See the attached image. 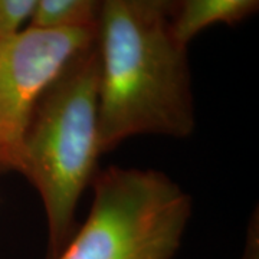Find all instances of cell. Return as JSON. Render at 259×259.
I'll return each mask as SVG.
<instances>
[{
  "instance_id": "cell-4",
  "label": "cell",
  "mask_w": 259,
  "mask_h": 259,
  "mask_svg": "<svg viewBox=\"0 0 259 259\" xmlns=\"http://www.w3.org/2000/svg\"><path fill=\"white\" fill-rule=\"evenodd\" d=\"M93 36V26L29 25L0 37V168L18 171L36 107Z\"/></svg>"
},
{
  "instance_id": "cell-9",
  "label": "cell",
  "mask_w": 259,
  "mask_h": 259,
  "mask_svg": "<svg viewBox=\"0 0 259 259\" xmlns=\"http://www.w3.org/2000/svg\"><path fill=\"white\" fill-rule=\"evenodd\" d=\"M242 259H259V236H258V221L250 223L246 246L243 250V258Z\"/></svg>"
},
{
  "instance_id": "cell-3",
  "label": "cell",
  "mask_w": 259,
  "mask_h": 259,
  "mask_svg": "<svg viewBox=\"0 0 259 259\" xmlns=\"http://www.w3.org/2000/svg\"><path fill=\"white\" fill-rule=\"evenodd\" d=\"M190 214L189 194L164 173L110 167L94 177L81 229L49 259H171Z\"/></svg>"
},
{
  "instance_id": "cell-2",
  "label": "cell",
  "mask_w": 259,
  "mask_h": 259,
  "mask_svg": "<svg viewBox=\"0 0 259 259\" xmlns=\"http://www.w3.org/2000/svg\"><path fill=\"white\" fill-rule=\"evenodd\" d=\"M98 87V54L90 48L44 95L25 137L18 173L32 183L44 204L49 258L72 236L78 202L102 154Z\"/></svg>"
},
{
  "instance_id": "cell-5",
  "label": "cell",
  "mask_w": 259,
  "mask_h": 259,
  "mask_svg": "<svg viewBox=\"0 0 259 259\" xmlns=\"http://www.w3.org/2000/svg\"><path fill=\"white\" fill-rule=\"evenodd\" d=\"M258 0H182L173 25L168 28L180 47L186 45L204 29L218 23H233L249 15Z\"/></svg>"
},
{
  "instance_id": "cell-7",
  "label": "cell",
  "mask_w": 259,
  "mask_h": 259,
  "mask_svg": "<svg viewBox=\"0 0 259 259\" xmlns=\"http://www.w3.org/2000/svg\"><path fill=\"white\" fill-rule=\"evenodd\" d=\"M39 0H0V37L12 35L30 22Z\"/></svg>"
},
{
  "instance_id": "cell-8",
  "label": "cell",
  "mask_w": 259,
  "mask_h": 259,
  "mask_svg": "<svg viewBox=\"0 0 259 259\" xmlns=\"http://www.w3.org/2000/svg\"><path fill=\"white\" fill-rule=\"evenodd\" d=\"M130 5L141 13L151 18L163 19L166 12L176 0H127Z\"/></svg>"
},
{
  "instance_id": "cell-1",
  "label": "cell",
  "mask_w": 259,
  "mask_h": 259,
  "mask_svg": "<svg viewBox=\"0 0 259 259\" xmlns=\"http://www.w3.org/2000/svg\"><path fill=\"white\" fill-rule=\"evenodd\" d=\"M101 151L134 136L189 137L196 127L186 48L163 19L127 0H101L98 22Z\"/></svg>"
},
{
  "instance_id": "cell-6",
  "label": "cell",
  "mask_w": 259,
  "mask_h": 259,
  "mask_svg": "<svg viewBox=\"0 0 259 259\" xmlns=\"http://www.w3.org/2000/svg\"><path fill=\"white\" fill-rule=\"evenodd\" d=\"M101 0H39L30 25L93 26L94 13Z\"/></svg>"
}]
</instances>
